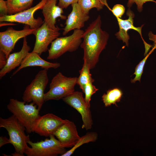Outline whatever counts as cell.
Segmentation results:
<instances>
[{
	"label": "cell",
	"mask_w": 156,
	"mask_h": 156,
	"mask_svg": "<svg viewBox=\"0 0 156 156\" xmlns=\"http://www.w3.org/2000/svg\"><path fill=\"white\" fill-rule=\"evenodd\" d=\"M101 17L96 18L87 27L82 36L83 38L80 46L83 50V60L90 69L95 67L99 55L105 48L109 38V34L101 28Z\"/></svg>",
	"instance_id": "1"
},
{
	"label": "cell",
	"mask_w": 156,
	"mask_h": 156,
	"mask_svg": "<svg viewBox=\"0 0 156 156\" xmlns=\"http://www.w3.org/2000/svg\"><path fill=\"white\" fill-rule=\"evenodd\" d=\"M0 127L7 131L9 136L10 144L14 146L15 152L13 156H24L25 151L28 146L29 136L25 133V128L13 115L6 118H0Z\"/></svg>",
	"instance_id": "2"
},
{
	"label": "cell",
	"mask_w": 156,
	"mask_h": 156,
	"mask_svg": "<svg viewBox=\"0 0 156 156\" xmlns=\"http://www.w3.org/2000/svg\"><path fill=\"white\" fill-rule=\"evenodd\" d=\"M26 103L23 101L12 99L7 108L25 128L26 131L30 133L33 132L32 127L35 122L40 116V110L34 103L31 102L29 104Z\"/></svg>",
	"instance_id": "3"
},
{
	"label": "cell",
	"mask_w": 156,
	"mask_h": 156,
	"mask_svg": "<svg viewBox=\"0 0 156 156\" xmlns=\"http://www.w3.org/2000/svg\"><path fill=\"white\" fill-rule=\"evenodd\" d=\"M48 70L43 69L38 72L26 87L22 97L26 103H34L40 110L45 102L44 92L49 82Z\"/></svg>",
	"instance_id": "4"
},
{
	"label": "cell",
	"mask_w": 156,
	"mask_h": 156,
	"mask_svg": "<svg viewBox=\"0 0 156 156\" xmlns=\"http://www.w3.org/2000/svg\"><path fill=\"white\" fill-rule=\"evenodd\" d=\"M84 31L81 29H75L70 36L56 38L51 43L47 59H55L67 52L76 51L82 42V36Z\"/></svg>",
	"instance_id": "5"
},
{
	"label": "cell",
	"mask_w": 156,
	"mask_h": 156,
	"mask_svg": "<svg viewBox=\"0 0 156 156\" xmlns=\"http://www.w3.org/2000/svg\"><path fill=\"white\" fill-rule=\"evenodd\" d=\"M77 78L68 77L59 72L51 80L49 90L44 94V101L62 99L75 91Z\"/></svg>",
	"instance_id": "6"
},
{
	"label": "cell",
	"mask_w": 156,
	"mask_h": 156,
	"mask_svg": "<svg viewBox=\"0 0 156 156\" xmlns=\"http://www.w3.org/2000/svg\"><path fill=\"white\" fill-rule=\"evenodd\" d=\"M49 137L36 142L29 140L27 143L31 147H27L24 154L27 156H57L66 153L65 148L53 135Z\"/></svg>",
	"instance_id": "7"
},
{
	"label": "cell",
	"mask_w": 156,
	"mask_h": 156,
	"mask_svg": "<svg viewBox=\"0 0 156 156\" xmlns=\"http://www.w3.org/2000/svg\"><path fill=\"white\" fill-rule=\"evenodd\" d=\"M47 0H41L34 6L20 12L0 16V22H17L28 25L31 28L36 29L40 26L44 22L41 17L35 18L34 14L37 10L42 9Z\"/></svg>",
	"instance_id": "8"
},
{
	"label": "cell",
	"mask_w": 156,
	"mask_h": 156,
	"mask_svg": "<svg viewBox=\"0 0 156 156\" xmlns=\"http://www.w3.org/2000/svg\"><path fill=\"white\" fill-rule=\"evenodd\" d=\"M36 29L31 28L29 26L25 25L21 30H16L12 27H9L6 31L0 32V51L5 54L8 59L18 40L33 34Z\"/></svg>",
	"instance_id": "9"
},
{
	"label": "cell",
	"mask_w": 156,
	"mask_h": 156,
	"mask_svg": "<svg viewBox=\"0 0 156 156\" xmlns=\"http://www.w3.org/2000/svg\"><path fill=\"white\" fill-rule=\"evenodd\" d=\"M62 100L81 114L83 122L82 128L86 130L91 129L93 125L92 114L90 107L87 105L83 96V93L81 92L74 91Z\"/></svg>",
	"instance_id": "10"
},
{
	"label": "cell",
	"mask_w": 156,
	"mask_h": 156,
	"mask_svg": "<svg viewBox=\"0 0 156 156\" xmlns=\"http://www.w3.org/2000/svg\"><path fill=\"white\" fill-rule=\"evenodd\" d=\"M60 29H54L50 27L45 22L39 27L36 29L33 34L36 41L32 52L40 55L48 49L49 45L60 35Z\"/></svg>",
	"instance_id": "11"
},
{
	"label": "cell",
	"mask_w": 156,
	"mask_h": 156,
	"mask_svg": "<svg viewBox=\"0 0 156 156\" xmlns=\"http://www.w3.org/2000/svg\"><path fill=\"white\" fill-rule=\"evenodd\" d=\"M61 118L52 113L40 116L35 122L33 132L40 136L49 137L65 122Z\"/></svg>",
	"instance_id": "12"
},
{
	"label": "cell",
	"mask_w": 156,
	"mask_h": 156,
	"mask_svg": "<svg viewBox=\"0 0 156 156\" xmlns=\"http://www.w3.org/2000/svg\"><path fill=\"white\" fill-rule=\"evenodd\" d=\"M53 135L65 148L72 147L80 138L75 123L67 119Z\"/></svg>",
	"instance_id": "13"
},
{
	"label": "cell",
	"mask_w": 156,
	"mask_h": 156,
	"mask_svg": "<svg viewBox=\"0 0 156 156\" xmlns=\"http://www.w3.org/2000/svg\"><path fill=\"white\" fill-rule=\"evenodd\" d=\"M127 14L129 17L127 19L123 20L120 18H116L119 27V31L115 34L117 38L119 40H122L123 42L125 43L126 45L128 46L130 37L127 31L130 29L135 30L138 32L141 36L145 45V51L149 50L152 46L145 41L142 34V29L144 25L139 27H136L134 26L133 18L134 17V14L130 8L128 9Z\"/></svg>",
	"instance_id": "14"
},
{
	"label": "cell",
	"mask_w": 156,
	"mask_h": 156,
	"mask_svg": "<svg viewBox=\"0 0 156 156\" xmlns=\"http://www.w3.org/2000/svg\"><path fill=\"white\" fill-rule=\"evenodd\" d=\"M72 10L66 19V26L63 29V35H66L70 31L81 29L85 23L90 18L89 14L84 13L77 2L72 4Z\"/></svg>",
	"instance_id": "15"
},
{
	"label": "cell",
	"mask_w": 156,
	"mask_h": 156,
	"mask_svg": "<svg viewBox=\"0 0 156 156\" xmlns=\"http://www.w3.org/2000/svg\"><path fill=\"white\" fill-rule=\"evenodd\" d=\"M57 0H47L42 9L44 17V22L51 28L56 29L59 28L55 24L56 19L60 17L62 20L66 19L63 15V9L56 5Z\"/></svg>",
	"instance_id": "16"
},
{
	"label": "cell",
	"mask_w": 156,
	"mask_h": 156,
	"mask_svg": "<svg viewBox=\"0 0 156 156\" xmlns=\"http://www.w3.org/2000/svg\"><path fill=\"white\" fill-rule=\"evenodd\" d=\"M30 50L28 45L26 37L23 38V45L21 50L10 54L5 66L0 71V78L1 79L6 74L16 67H19Z\"/></svg>",
	"instance_id": "17"
},
{
	"label": "cell",
	"mask_w": 156,
	"mask_h": 156,
	"mask_svg": "<svg viewBox=\"0 0 156 156\" xmlns=\"http://www.w3.org/2000/svg\"><path fill=\"white\" fill-rule=\"evenodd\" d=\"M60 64L58 62L52 63L42 59L38 53L29 52L23 59L20 66L13 73L12 76L16 74L21 69L28 67L39 66L43 69H56L60 67Z\"/></svg>",
	"instance_id": "18"
},
{
	"label": "cell",
	"mask_w": 156,
	"mask_h": 156,
	"mask_svg": "<svg viewBox=\"0 0 156 156\" xmlns=\"http://www.w3.org/2000/svg\"><path fill=\"white\" fill-rule=\"evenodd\" d=\"M8 15L14 14L31 7L34 0H7Z\"/></svg>",
	"instance_id": "19"
},
{
	"label": "cell",
	"mask_w": 156,
	"mask_h": 156,
	"mask_svg": "<svg viewBox=\"0 0 156 156\" xmlns=\"http://www.w3.org/2000/svg\"><path fill=\"white\" fill-rule=\"evenodd\" d=\"M123 94L122 90L118 88L109 89L106 94H104L102 97V100L105 107H108L112 104H115L117 106L116 103L120 101Z\"/></svg>",
	"instance_id": "20"
},
{
	"label": "cell",
	"mask_w": 156,
	"mask_h": 156,
	"mask_svg": "<svg viewBox=\"0 0 156 156\" xmlns=\"http://www.w3.org/2000/svg\"><path fill=\"white\" fill-rule=\"evenodd\" d=\"M98 138V135L95 132H91L87 133L84 135L80 137L79 140L72 148L69 150L67 151L66 153L61 156H70L72 155L75 151L78 148L83 144L90 142H95Z\"/></svg>",
	"instance_id": "21"
},
{
	"label": "cell",
	"mask_w": 156,
	"mask_h": 156,
	"mask_svg": "<svg viewBox=\"0 0 156 156\" xmlns=\"http://www.w3.org/2000/svg\"><path fill=\"white\" fill-rule=\"evenodd\" d=\"M90 69L86 62L84 61L82 68L79 70L80 75L77 78V84L82 91L86 85L90 82H94V79L92 77Z\"/></svg>",
	"instance_id": "22"
},
{
	"label": "cell",
	"mask_w": 156,
	"mask_h": 156,
	"mask_svg": "<svg viewBox=\"0 0 156 156\" xmlns=\"http://www.w3.org/2000/svg\"><path fill=\"white\" fill-rule=\"evenodd\" d=\"M77 3L83 12L87 14L92 9L95 8L100 11L105 5L101 0H78Z\"/></svg>",
	"instance_id": "23"
},
{
	"label": "cell",
	"mask_w": 156,
	"mask_h": 156,
	"mask_svg": "<svg viewBox=\"0 0 156 156\" xmlns=\"http://www.w3.org/2000/svg\"><path fill=\"white\" fill-rule=\"evenodd\" d=\"M155 49L153 47L152 50L146 55L144 58L137 65L135 68V72L133 73V74L135 75V76L134 79L131 80V83H134L137 81H139L140 82V79L143 73L145 64L149 56L153 52Z\"/></svg>",
	"instance_id": "24"
},
{
	"label": "cell",
	"mask_w": 156,
	"mask_h": 156,
	"mask_svg": "<svg viewBox=\"0 0 156 156\" xmlns=\"http://www.w3.org/2000/svg\"><path fill=\"white\" fill-rule=\"evenodd\" d=\"M93 82H90L85 86L83 92L85 94L84 98L88 106L90 107V101L92 96L98 90V89L92 84Z\"/></svg>",
	"instance_id": "25"
},
{
	"label": "cell",
	"mask_w": 156,
	"mask_h": 156,
	"mask_svg": "<svg viewBox=\"0 0 156 156\" xmlns=\"http://www.w3.org/2000/svg\"><path fill=\"white\" fill-rule=\"evenodd\" d=\"M105 5L112 12L116 18H121L125 13V8L122 5L116 4L114 5L112 9L110 8L107 3Z\"/></svg>",
	"instance_id": "26"
},
{
	"label": "cell",
	"mask_w": 156,
	"mask_h": 156,
	"mask_svg": "<svg viewBox=\"0 0 156 156\" xmlns=\"http://www.w3.org/2000/svg\"><path fill=\"white\" fill-rule=\"evenodd\" d=\"M149 1L154 2L156 4V1L154 0H128L127 6L129 8H130L133 4L135 3L137 6L138 11L141 12L143 10L144 4L146 2Z\"/></svg>",
	"instance_id": "27"
},
{
	"label": "cell",
	"mask_w": 156,
	"mask_h": 156,
	"mask_svg": "<svg viewBox=\"0 0 156 156\" xmlns=\"http://www.w3.org/2000/svg\"><path fill=\"white\" fill-rule=\"evenodd\" d=\"M8 8L7 1L0 0V16L8 15Z\"/></svg>",
	"instance_id": "28"
},
{
	"label": "cell",
	"mask_w": 156,
	"mask_h": 156,
	"mask_svg": "<svg viewBox=\"0 0 156 156\" xmlns=\"http://www.w3.org/2000/svg\"><path fill=\"white\" fill-rule=\"evenodd\" d=\"M78 0H59L58 5L62 9H66L70 5L78 2Z\"/></svg>",
	"instance_id": "29"
},
{
	"label": "cell",
	"mask_w": 156,
	"mask_h": 156,
	"mask_svg": "<svg viewBox=\"0 0 156 156\" xmlns=\"http://www.w3.org/2000/svg\"><path fill=\"white\" fill-rule=\"evenodd\" d=\"M7 59L5 54L2 51H0V68H3L6 65Z\"/></svg>",
	"instance_id": "30"
},
{
	"label": "cell",
	"mask_w": 156,
	"mask_h": 156,
	"mask_svg": "<svg viewBox=\"0 0 156 156\" xmlns=\"http://www.w3.org/2000/svg\"><path fill=\"white\" fill-rule=\"evenodd\" d=\"M7 144H10L9 139L8 138L5 136H1L0 137V147Z\"/></svg>",
	"instance_id": "31"
},
{
	"label": "cell",
	"mask_w": 156,
	"mask_h": 156,
	"mask_svg": "<svg viewBox=\"0 0 156 156\" xmlns=\"http://www.w3.org/2000/svg\"><path fill=\"white\" fill-rule=\"evenodd\" d=\"M149 39L154 42V45L153 47L156 49V35H155L150 32L149 33Z\"/></svg>",
	"instance_id": "32"
}]
</instances>
